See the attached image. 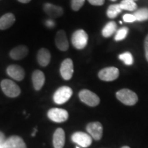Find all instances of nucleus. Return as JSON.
I'll return each instance as SVG.
<instances>
[{
  "label": "nucleus",
  "instance_id": "2eb2a0df",
  "mask_svg": "<svg viewBox=\"0 0 148 148\" xmlns=\"http://www.w3.org/2000/svg\"><path fill=\"white\" fill-rule=\"evenodd\" d=\"M3 148H27V147L23 138L18 136H12L5 139Z\"/></svg>",
  "mask_w": 148,
  "mask_h": 148
},
{
  "label": "nucleus",
  "instance_id": "393cba45",
  "mask_svg": "<svg viewBox=\"0 0 148 148\" xmlns=\"http://www.w3.org/2000/svg\"><path fill=\"white\" fill-rule=\"evenodd\" d=\"M128 28L126 27H123L120 28L119 30L116 31V33L114 36V40L116 41H120V40H123L126 38L127 33H128Z\"/></svg>",
  "mask_w": 148,
  "mask_h": 148
},
{
  "label": "nucleus",
  "instance_id": "72a5a7b5",
  "mask_svg": "<svg viewBox=\"0 0 148 148\" xmlns=\"http://www.w3.org/2000/svg\"><path fill=\"white\" fill-rule=\"evenodd\" d=\"M121 148H130V147H128V146H123Z\"/></svg>",
  "mask_w": 148,
  "mask_h": 148
},
{
  "label": "nucleus",
  "instance_id": "20e7f679",
  "mask_svg": "<svg viewBox=\"0 0 148 148\" xmlns=\"http://www.w3.org/2000/svg\"><path fill=\"white\" fill-rule=\"evenodd\" d=\"M73 95V90L69 86H61L54 92L53 96V101L57 104H63L66 103Z\"/></svg>",
  "mask_w": 148,
  "mask_h": 148
},
{
  "label": "nucleus",
  "instance_id": "c85d7f7f",
  "mask_svg": "<svg viewBox=\"0 0 148 148\" xmlns=\"http://www.w3.org/2000/svg\"><path fill=\"white\" fill-rule=\"evenodd\" d=\"M144 47H145V58L146 60L148 62V35L146 36L144 42Z\"/></svg>",
  "mask_w": 148,
  "mask_h": 148
},
{
  "label": "nucleus",
  "instance_id": "e433bc0d",
  "mask_svg": "<svg viewBox=\"0 0 148 148\" xmlns=\"http://www.w3.org/2000/svg\"><path fill=\"white\" fill-rule=\"evenodd\" d=\"M75 148H79V147H76Z\"/></svg>",
  "mask_w": 148,
  "mask_h": 148
},
{
  "label": "nucleus",
  "instance_id": "a211bd4d",
  "mask_svg": "<svg viewBox=\"0 0 148 148\" xmlns=\"http://www.w3.org/2000/svg\"><path fill=\"white\" fill-rule=\"evenodd\" d=\"M51 60L50 51L46 48H41L37 53V61L41 66H47Z\"/></svg>",
  "mask_w": 148,
  "mask_h": 148
},
{
  "label": "nucleus",
  "instance_id": "0eeeda50",
  "mask_svg": "<svg viewBox=\"0 0 148 148\" xmlns=\"http://www.w3.org/2000/svg\"><path fill=\"white\" fill-rule=\"evenodd\" d=\"M119 75V69L114 66L103 68L98 73L99 78L106 82H111L115 80Z\"/></svg>",
  "mask_w": 148,
  "mask_h": 148
},
{
  "label": "nucleus",
  "instance_id": "f8f14e48",
  "mask_svg": "<svg viewBox=\"0 0 148 148\" xmlns=\"http://www.w3.org/2000/svg\"><path fill=\"white\" fill-rule=\"evenodd\" d=\"M8 75L14 80L21 81L25 77V71L21 66L16 64H11L6 69Z\"/></svg>",
  "mask_w": 148,
  "mask_h": 148
},
{
  "label": "nucleus",
  "instance_id": "ddd939ff",
  "mask_svg": "<svg viewBox=\"0 0 148 148\" xmlns=\"http://www.w3.org/2000/svg\"><path fill=\"white\" fill-rule=\"evenodd\" d=\"M43 10L47 15L53 18L60 17L64 12L62 7L58 6V5L52 4L51 3H46L43 5Z\"/></svg>",
  "mask_w": 148,
  "mask_h": 148
},
{
  "label": "nucleus",
  "instance_id": "473e14b6",
  "mask_svg": "<svg viewBox=\"0 0 148 148\" xmlns=\"http://www.w3.org/2000/svg\"><path fill=\"white\" fill-rule=\"evenodd\" d=\"M36 132H37V130H36V128H34V133H33V134H32L33 136H34V135H35V134H36Z\"/></svg>",
  "mask_w": 148,
  "mask_h": 148
},
{
  "label": "nucleus",
  "instance_id": "1a4fd4ad",
  "mask_svg": "<svg viewBox=\"0 0 148 148\" xmlns=\"http://www.w3.org/2000/svg\"><path fill=\"white\" fill-rule=\"evenodd\" d=\"M86 131L91 138L95 140H100L103 134V126L98 121L91 122L86 125Z\"/></svg>",
  "mask_w": 148,
  "mask_h": 148
},
{
  "label": "nucleus",
  "instance_id": "aec40b11",
  "mask_svg": "<svg viewBox=\"0 0 148 148\" xmlns=\"http://www.w3.org/2000/svg\"><path fill=\"white\" fill-rule=\"evenodd\" d=\"M116 28H117V26H116V24L115 22L114 21L108 22V23H107L104 27H103V28L102 29V32H101V33H102L103 36L106 37V38L111 36L114 32H116Z\"/></svg>",
  "mask_w": 148,
  "mask_h": 148
},
{
  "label": "nucleus",
  "instance_id": "412c9836",
  "mask_svg": "<svg viewBox=\"0 0 148 148\" xmlns=\"http://www.w3.org/2000/svg\"><path fill=\"white\" fill-rule=\"evenodd\" d=\"M122 9L119 4H112L108 7L106 14L108 17L110 18H114L117 16L118 14L121 12Z\"/></svg>",
  "mask_w": 148,
  "mask_h": 148
},
{
  "label": "nucleus",
  "instance_id": "c9c22d12",
  "mask_svg": "<svg viewBox=\"0 0 148 148\" xmlns=\"http://www.w3.org/2000/svg\"><path fill=\"white\" fill-rule=\"evenodd\" d=\"M0 148H3V146H0Z\"/></svg>",
  "mask_w": 148,
  "mask_h": 148
},
{
  "label": "nucleus",
  "instance_id": "bb28decb",
  "mask_svg": "<svg viewBox=\"0 0 148 148\" xmlns=\"http://www.w3.org/2000/svg\"><path fill=\"white\" fill-rule=\"evenodd\" d=\"M123 21L126 23H132V22H134L136 21V17H135L134 14H125L123 16Z\"/></svg>",
  "mask_w": 148,
  "mask_h": 148
},
{
  "label": "nucleus",
  "instance_id": "b1692460",
  "mask_svg": "<svg viewBox=\"0 0 148 148\" xmlns=\"http://www.w3.org/2000/svg\"><path fill=\"white\" fill-rule=\"evenodd\" d=\"M119 58L121 61H123V63L126 65H132L134 62V59H133V56L132 53L130 52H124L119 56Z\"/></svg>",
  "mask_w": 148,
  "mask_h": 148
},
{
  "label": "nucleus",
  "instance_id": "7ed1b4c3",
  "mask_svg": "<svg viewBox=\"0 0 148 148\" xmlns=\"http://www.w3.org/2000/svg\"><path fill=\"white\" fill-rule=\"evenodd\" d=\"M88 36L84 29H77L73 32L71 37V42L77 49H82L87 45Z\"/></svg>",
  "mask_w": 148,
  "mask_h": 148
},
{
  "label": "nucleus",
  "instance_id": "2f4dec72",
  "mask_svg": "<svg viewBox=\"0 0 148 148\" xmlns=\"http://www.w3.org/2000/svg\"><path fill=\"white\" fill-rule=\"evenodd\" d=\"M18 1H19V2H21V3H27L29 2V1H30L31 0H18Z\"/></svg>",
  "mask_w": 148,
  "mask_h": 148
},
{
  "label": "nucleus",
  "instance_id": "c756f323",
  "mask_svg": "<svg viewBox=\"0 0 148 148\" xmlns=\"http://www.w3.org/2000/svg\"><path fill=\"white\" fill-rule=\"evenodd\" d=\"M5 135L2 132L0 131V146H3V144L5 143Z\"/></svg>",
  "mask_w": 148,
  "mask_h": 148
},
{
  "label": "nucleus",
  "instance_id": "f03ea898",
  "mask_svg": "<svg viewBox=\"0 0 148 148\" xmlns=\"http://www.w3.org/2000/svg\"><path fill=\"white\" fill-rule=\"evenodd\" d=\"M1 88L3 93L9 97H16L21 93L19 86L12 80L3 79L1 82Z\"/></svg>",
  "mask_w": 148,
  "mask_h": 148
},
{
  "label": "nucleus",
  "instance_id": "423d86ee",
  "mask_svg": "<svg viewBox=\"0 0 148 148\" xmlns=\"http://www.w3.org/2000/svg\"><path fill=\"white\" fill-rule=\"evenodd\" d=\"M47 116L49 119L53 122L62 123L68 119L69 113L64 109L53 108L47 112Z\"/></svg>",
  "mask_w": 148,
  "mask_h": 148
},
{
  "label": "nucleus",
  "instance_id": "a878e982",
  "mask_svg": "<svg viewBox=\"0 0 148 148\" xmlns=\"http://www.w3.org/2000/svg\"><path fill=\"white\" fill-rule=\"evenodd\" d=\"M85 0H71V8L74 11H78L84 4Z\"/></svg>",
  "mask_w": 148,
  "mask_h": 148
},
{
  "label": "nucleus",
  "instance_id": "dca6fc26",
  "mask_svg": "<svg viewBox=\"0 0 148 148\" xmlns=\"http://www.w3.org/2000/svg\"><path fill=\"white\" fill-rule=\"evenodd\" d=\"M33 86L36 90H39L45 84V74L40 70H35L32 75Z\"/></svg>",
  "mask_w": 148,
  "mask_h": 148
},
{
  "label": "nucleus",
  "instance_id": "cd10ccee",
  "mask_svg": "<svg viewBox=\"0 0 148 148\" xmlns=\"http://www.w3.org/2000/svg\"><path fill=\"white\" fill-rule=\"evenodd\" d=\"M88 1L93 5H102L104 3L105 0H88Z\"/></svg>",
  "mask_w": 148,
  "mask_h": 148
},
{
  "label": "nucleus",
  "instance_id": "9d476101",
  "mask_svg": "<svg viewBox=\"0 0 148 148\" xmlns=\"http://www.w3.org/2000/svg\"><path fill=\"white\" fill-rule=\"evenodd\" d=\"M61 76L64 80H69L73 74V63L71 59L66 58L62 61L60 68Z\"/></svg>",
  "mask_w": 148,
  "mask_h": 148
},
{
  "label": "nucleus",
  "instance_id": "4468645a",
  "mask_svg": "<svg viewBox=\"0 0 148 148\" xmlns=\"http://www.w3.org/2000/svg\"><path fill=\"white\" fill-rule=\"evenodd\" d=\"M28 48L25 45H18L12 49L9 53L10 58L13 60H19L23 59L28 54Z\"/></svg>",
  "mask_w": 148,
  "mask_h": 148
},
{
  "label": "nucleus",
  "instance_id": "39448f33",
  "mask_svg": "<svg viewBox=\"0 0 148 148\" xmlns=\"http://www.w3.org/2000/svg\"><path fill=\"white\" fill-rule=\"evenodd\" d=\"M79 98L83 103L91 107L97 106L100 102V99L95 92L87 89H83L79 91Z\"/></svg>",
  "mask_w": 148,
  "mask_h": 148
},
{
  "label": "nucleus",
  "instance_id": "6e6552de",
  "mask_svg": "<svg viewBox=\"0 0 148 148\" xmlns=\"http://www.w3.org/2000/svg\"><path fill=\"white\" fill-rule=\"evenodd\" d=\"M71 140L82 147H88L91 145L92 138L88 134L83 132H76L71 136Z\"/></svg>",
  "mask_w": 148,
  "mask_h": 148
},
{
  "label": "nucleus",
  "instance_id": "5701e85b",
  "mask_svg": "<svg viewBox=\"0 0 148 148\" xmlns=\"http://www.w3.org/2000/svg\"><path fill=\"white\" fill-rule=\"evenodd\" d=\"M136 17V21H143L148 20V8H143L139 10H136V12L133 14Z\"/></svg>",
  "mask_w": 148,
  "mask_h": 148
},
{
  "label": "nucleus",
  "instance_id": "4be33fe9",
  "mask_svg": "<svg viewBox=\"0 0 148 148\" xmlns=\"http://www.w3.org/2000/svg\"><path fill=\"white\" fill-rule=\"evenodd\" d=\"M119 5L122 10L128 11H134L137 8V5L134 0H123L119 3Z\"/></svg>",
  "mask_w": 148,
  "mask_h": 148
},
{
  "label": "nucleus",
  "instance_id": "f257e3e1",
  "mask_svg": "<svg viewBox=\"0 0 148 148\" xmlns=\"http://www.w3.org/2000/svg\"><path fill=\"white\" fill-rule=\"evenodd\" d=\"M116 97L121 103L127 106H133L138 101L137 95L127 88H123L116 92Z\"/></svg>",
  "mask_w": 148,
  "mask_h": 148
},
{
  "label": "nucleus",
  "instance_id": "f3484780",
  "mask_svg": "<svg viewBox=\"0 0 148 148\" xmlns=\"http://www.w3.org/2000/svg\"><path fill=\"white\" fill-rule=\"evenodd\" d=\"M65 143V133L62 128H58L53 135V145L54 148H63Z\"/></svg>",
  "mask_w": 148,
  "mask_h": 148
},
{
  "label": "nucleus",
  "instance_id": "9b49d317",
  "mask_svg": "<svg viewBox=\"0 0 148 148\" xmlns=\"http://www.w3.org/2000/svg\"><path fill=\"white\" fill-rule=\"evenodd\" d=\"M55 43L59 50L65 51L68 50L69 45L68 42L66 34L64 30H59L57 32L55 37Z\"/></svg>",
  "mask_w": 148,
  "mask_h": 148
},
{
  "label": "nucleus",
  "instance_id": "f704fd0d",
  "mask_svg": "<svg viewBox=\"0 0 148 148\" xmlns=\"http://www.w3.org/2000/svg\"><path fill=\"white\" fill-rule=\"evenodd\" d=\"M110 1H116V0H110Z\"/></svg>",
  "mask_w": 148,
  "mask_h": 148
},
{
  "label": "nucleus",
  "instance_id": "6ab92c4d",
  "mask_svg": "<svg viewBox=\"0 0 148 148\" xmlns=\"http://www.w3.org/2000/svg\"><path fill=\"white\" fill-rule=\"evenodd\" d=\"M15 22V16L12 13H6L0 18V29L5 30L10 27Z\"/></svg>",
  "mask_w": 148,
  "mask_h": 148
},
{
  "label": "nucleus",
  "instance_id": "7c9ffc66",
  "mask_svg": "<svg viewBox=\"0 0 148 148\" xmlns=\"http://www.w3.org/2000/svg\"><path fill=\"white\" fill-rule=\"evenodd\" d=\"M45 24H46V25H47V27H49V28H51V27H53L55 25L54 21H53V20H51V19L47 20V21H46Z\"/></svg>",
  "mask_w": 148,
  "mask_h": 148
},
{
  "label": "nucleus",
  "instance_id": "4c0bfd02",
  "mask_svg": "<svg viewBox=\"0 0 148 148\" xmlns=\"http://www.w3.org/2000/svg\"></svg>",
  "mask_w": 148,
  "mask_h": 148
}]
</instances>
